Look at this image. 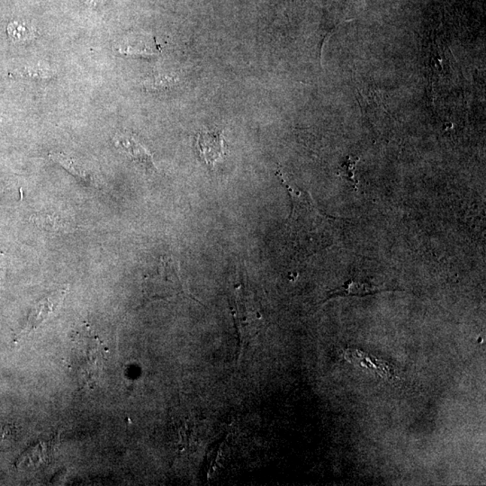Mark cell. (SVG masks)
<instances>
[{
  "instance_id": "obj_2",
  "label": "cell",
  "mask_w": 486,
  "mask_h": 486,
  "mask_svg": "<svg viewBox=\"0 0 486 486\" xmlns=\"http://www.w3.org/2000/svg\"><path fill=\"white\" fill-rule=\"evenodd\" d=\"M148 288L154 296H172L182 291L178 261L172 258L162 259L157 274L148 279Z\"/></svg>"
},
{
  "instance_id": "obj_1",
  "label": "cell",
  "mask_w": 486,
  "mask_h": 486,
  "mask_svg": "<svg viewBox=\"0 0 486 486\" xmlns=\"http://www.w3.org/2000/svg\"><path fill=\"white\" fill-rule=\"evenodd\" d=\"M291 197L292 212L288 229L301 247L315 250L324 242L323 230L326 217L315 208L310 194L291 186L280 170L276 172Z\"/></svg>"
},
{
  "instance_id": "obj_8",
  "label": "cell",
  "mask_w": 486,
  "mask_h": 486,
  "mask_svg": "<svg viewBox=\"0 0 486 486\" xmlns=\"http://www.w3.org/2000/svg\"><path fill=\"white\" fill-rule=\"evenodd\" d=\"M50 158L53 162L60 164L67 171L71 173L74 177L82 179V181L90 182L91 177L87 170L75 162L69 157L65 156L62 153H51Z\"/></svg>"
},
{
  "instance_id": "obj_12",
  "label": "cell",
  "mask_w": 486,
  "mask_h": 486,
  "mask_svg": "<svg viewBox=\"0 0 486 486\" xmlns=\"http://www.w3.org/2000/svg\"><path fill=\"white\" fill-rule=\"evenodd\" d=\"M83 1L91 6H97L99 4H103L106 0H83Z\"/></svg>"
},
{
  "instance_id": "obj_5",
  "label": "cell",
  "mask_w": 486,
  "mask_h": 486,
  "mask_svg": "<svg viewBox=\"0 0 486 486\" xmlns=\"http://www.w3.org/2000/svg\"><path fill=\"white\" fill-rule=\"evenodd\" d=\"M31 221L36 227L50 233H72L76 229L71 218L58 212H38L33 215Z\"/></svg>"
},
{
  "instance_id": "obj_10",
  "label": "cell",
  "mask_w": 486,
  "mask_h": 486,
  "mask_svg": "<svg viewBox=\"0 0 486 486\" xmlns=\"http://www.w3.org/2000/svg\"><path fill=\"white\" fill-rule=\"evenodd\" d=\"M358 157L348 156L346 158L344 162L340 165L339 168V175L340 177L345 179L346 181L351 183L354 190H357L358 181L355 178V170H356L357 162H358Z\"/></svg>"
},
{
  "instance_id": "obj_11",
  "label": "cell",
  "mask_w": 486,
  "mask_h": 486,
  "mask_svg": "<svg viewBox=\"0 0 486 486\" xmlns=\"http://www.w3.org/2000/svg\"><path fill=\"white\" fill-rule=\"evenodd\" d=\"M8 33L9 37L13 41H26L32 37L31 29L26 24L13 22L8 24Z\"/></svg>"
},
{
  "instance_id": "obj_7",
  "label": "cell",
  "mask_w": 486,
  "mask_h": 486,
  "mask_svg": "<svg viewBox=\"0 0 486 486\" xmlns=\"http://www.w3.org/2000/svg\"><path fill=\"white\" fill-rule=\"evenodd\" d=\"M390 288H384L373 285L369 283H362L354 280H349L342 287L335 290L330 291L328 294V299L337 296H367L381 293V292L390 291Z\"/></svg>"
},
{
  "instance_id": "obj_6",
  "label": "cell",
  "mask_w": 486,
  "mask_h": 486,
  "mask_svg": "<svg viewBox=\"0 0 486 486\" xmlns=\"http://www.w3.org/2000/svg\"><path fill=\"white\" fill-rule=\"evenodd\" d=\"M117 144L132 158L133 162L137 163L146 171L153 172L157 169L151 154L135 138L126 135L118 136Z\"/></svg>"
},
{
  "instance_id": "obj_3",
  "label": "cell",
  "mask_w": 486,
  "mask_h": 486,
  "mask_svg": "<svg viewBox=\"0 0 486 486\" xmlns=\"http://www.w3.org/2000/svg\"><path fill=\"white\" fill-rule=\"evenodd\" d=\"M67 291H68L67 287L60 288V290L49 294L44 299L39 301L30 312L26 326L19 335H26V334L31 333L32 330H35L44 321H47L49 316L53 315L54 311L59 308L60 303L65 299Z\"/></svg>"
},
{
  "instance_id": "obj_9",
  "label": "cell",
  "mask_w": 486,
  "mask_h": 486,
  "mask_svg": "<svg viewBox=\"0 0 486 486\" xmlns=\"http://www.w3.org/2000/svg\"><path fill=\"white\" fill-rule=\"evenodd\" d=\"M10 77L24 80L47 81L54 77V72L44 67H24L10 73Z\"/></svg>"
},
{
  "instance_id": "obj_4",
  "label": "cell",
  "mask_w": 486,
  "mask_h": 486,
  "mask_svg": "<svg viewBox=\"0 0 486 486\" xmlns=\"http://www.w3.org/2000/svg\"><path fill=\"white\" fill-rule=\"evenodd\" d=\"M200 156L208 165H214L224 154V140L221 133H201L197 137Z\"/></svg>"
}]
</instances>
